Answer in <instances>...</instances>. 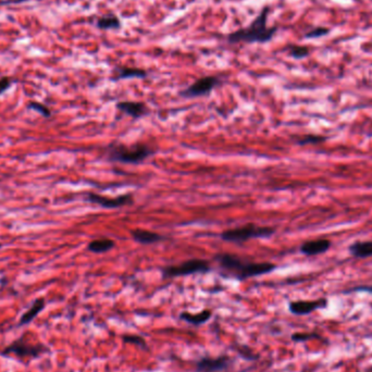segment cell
Segmentation results:
<instances>
[{
  "instance_id": "obj_17",
  "label": "cell",
  "mask_w": 372,
  "mask_h": 372,
  "mask_svg": "<svg viewBox=\"0 0 372 372\" xmlns=\"http://www.w3.org/2000/svg\"><path fill=\"white\" fill-rule=\"evenodd\" d=\"M211 312L208 309L203 310L198 314H190V313H182L180 315V319L190 323L192 326H200L204 325L211 318Z\"/></svg>"
},
{
  "instance_id": "obj_7",
  "label": "cell",
  "mask_w": 372,
  "mask_h": 372,
  "mask_svg": "<svg viewBox=\"0 0 372 372\" xmlns=\"http://www.w3.org/2000/svg\"><path fill=\"white\" fill-rule=\"evenodd\" d=\"M85 200L88 201L90 204H96L102 208L106 209H117L121 208V207L124 206H131L134 203V198L132 194H125V195H121L119 197H106L102 196V195L96 194V193H87L85 195Z\"/></svg>"
},
{
  "instance_id": "obj_22",
  "label": "cell",
  "mask_w": 372,
  "mask_h": 372,
  "mask_svg": "<svg viewBox=\"0 0 372 372\" xmlns=\"http://www.w3.org/2000/svg\"><path fill=\"white\" fill-rule=\"evenodd\" d=\"M291 339L294 342H307V341L312 340H322L319 334L317 333H294L291 337Z\"/></svg>"
},
{
  "instance_id": "obj_5",
  "label": "cell",
  "mask_w": 372,
  "mask_h": 372,
  "mask_svg": "<svg viewBox=\"0 0 372 372\" xmlns=\"http://www.w3.org/2000/svg\"><path fill=\"white\" fill-rule=\"evenodd\" d=\"M211 271L210 262L206 259H190L183 261L179 265L163 267L161 276L163 279H173L180 277L193 276V274H203Z\"/></svg>"
},
{
  "instance_id": "obj_28",
  "label": "cell",
  "mask_w": 372,
  "mask_h": 372,
  "mask_svg": "<svg viewBox=\"0 0 372 372\" xmlns=\"http://www.w3.org/2000/svg\"><path fill=\"white\" fill-rule=\"evenodd\" d=\"M0 246H1V245H0Z\"/></svg>"
},
{
  "instance_id": "obj_15",
  "label": "cell",
  "mask_w": 372,
  "mask_h": 372,
  "mask_svg": "<svg viewBox=\"0 0 372 372\" xmlns=\"http://www.w3.org/2000/svg\"><path fill=\"white\" fill-rule=\"evenodd\" d=\"M350 254L355 258L365 259L372 257V241H357L351 244Z\"/></svg>"
},
{
  "instance_id": "obj_19",
  "label": "cell",
  "mask_w": 372,
  "mask_h": 372,
  "mask_svg": "<svg viewBox=\"0 0 372 372\" xmlns=\"http://www.w3.org/2000/svg\"><path fill=\"white\" fill-rule=\"evenodd\" d=\"M121 21L115 14H108L99 17L96 22V26L102 30L119 29L121 27Z\"/></svg>"
},
{
  "instance_id": "obj_8",
  "label": "cell",
  "mask_w": 372,
  "mask_h": 372,
  "mask_svg": "<svg viewBox=\"0 0 372 372\" xmlns=\"http://www.w3.org/2000/svg\"><path fill=\"white\" fill-rule=\"evenodd\" d=\"M47 350L45 349V346L41 345H30L28 343H25L23 340L15 341L9 346L5 347V350L2 352L4 355H15L16 357H21V358H34V357H38L41 355L42 353H45Z\"/></svg>"
},
{
  "instance_id": "obj_26",
  "label": "cell",
  "mask_w": 372,
  "mask_h": 372,
  "mask_svg": "<svg viewBox=\"0 0 372 372\" xmlns=\"http://www.w3.org/2000/svg\"><path fill=\"white\" fill-rule=\"evenodd\" d=\"M12 83H13V81H12L11 78L8 76H3L0 78V94L4 93L5 90L10 88Z\"/></svg>"
},
{
  "instance_id": "obj_18",
  "label": "cell",
  "mask_w": 372,
  "mask_h": 372,
  "mask_svg": "<svg viewBox=\"0 0 372 372\" xmlns=\"http://www.w3.org/2000/svg\"><path fill=\"white\" fill-rule=\"evenodd\" d=\"M44 307H45V300L44 298H38L37 301H35L33 303V305L30 306V308L27 310V312L23 314V316L20 319L19 325L20 326L27 325V323L32 321L35 317L37 316L42 309H44Z\"/></svg>"
},
{
  "instance_id": "obj_9",
  "label": "cell",
  "mask_w": 372,
  "mask_h": 372,
  "mask_svg": "<svg viewBox=\"0 0 372 372\" xmlns=\"http://www.w3.org/2000/svg\"><path fill=\"white\" fill-rule=\"evenodd\" d=\"M328 307L327 298H319L316 301H296L289 304V310L296 316H306L319 309Z\"/></svg>"
},
{
  "instance_id": "obj_25",
  "label": "cell",
  "mask_w": 372,
  "mask_h": 372,
  "mask_svg": "<svg viewBox=\"0 0 372 372\" xmlns=\"http://www.w3.org/2000/svg\"><path fill=\"white\" fill-rule=\"evenodd\" d=\"M123 341L125 343L143 347V349H145V347L147 346V345H146L145 339L142 338V337H139V335H125V337L123 338Z\"/></svg>"
},
{
  "instance_id": "obj_27",
  "label": "cell",
  "mask_w": 372,
  "mask_h": 372,
  "mask_svg": "<svg viewBox=\"0 0 372 372\" xmlns=\"http://www.w3.org/2000/svg\"><path fill=\"white\" fill-rule=\"evenodd\" d=\"M352 292H364V293H369L372 294V285H361V286H355L345 293H352Z\"/></svg>"
},
{
  "instance_id": "obj_10",
  "label": "cell",
  "mask_w": 372,
  "mask_h": 372,
  "mask_svg": "<svg viewBox=\"0 0 372 372\" xmlns=\"http://www.w3.org/2000/svg\"><path fill=\"white\" fill-rule=\"evenodd\" d=\"M230 363V359L225 356L217 358L203 357L196 362L195 366L197 372H221L229 368Z\"/></svg>"
},
{
  "instance_id": "obj_16",
  "label": "cell",
  "mask_w": 372,
  "mask_h": 372,
  "mask_svg": "<svg viewBox=\"0 0 372 372\" xmlns=\"http://www.w3.org/2000/svg\"><path fill=\"white\" fill-rule=\"evenodd\" d=\"M115 243L109 237H101V239H97L91 241L88 245L87 249L90 253L94 254H105L114 247Z\"/></svg>"
},
{
  "instance_id": "obj_21",
  "label": "cell",
  "mask_w": 372,
  "mask_h": 372,
  "mask_svg": "<svg viewBox=\"0 0 372 372\" xmlns=\"http://www.w3.org/2000/svg\"><path fill=\"white\" fill-rule=\"evenodd\" d=\"M327 137L321 135H316V134H309V135L304 136L297 141L298 145H308V144H320L325 142Z\"/></svg>"
},
{
  "instance_id": "obj_20",
  "label": "cell",
  "mask_w": 372,
  "mask_h": 372,
  "mask_svg": "<svg viewBox=\"0 0 372 372\" xmlns=\"http://www.w3.org/2000/svg\"><path fill=\"white\" fill-rule=\"evenodd\" d=\"M309 49L306 47V46H292L290 48V54L291 57H293L294 59H304V58H307L309 56Z\"/></svg>"
},
{
  "instance_id": "obj_23",
  "label": "cell",
  "mask_w": 372,
  "mask_h": 372,
  "mask_svg": "<svg viewBox=\"0 0 372 372\" xmlns=\"http://www.w3.org/2000/svg\"><path fill=\"white\" fill-rule=\"evenodd\" d=\"M329 33H330V29L327 27H322V26L316 27L305 34V38H308V39L319 38V37H323V36H327Z\"/></svg>"
},
{
  "instance_id": "obj_24",
  "label": "cell",
  "mask_w": 372,
  "mask_h": 372,
  "mask_svg": "<svg viewBox=\"0 0 372 372\" xmlns=\"http://www.w3.org/2000/svg\"><path fill=\"white\" fill-rule=\"evenodd\" d=\"M28 108L29 109H33V110L39 112L40 114H42L46 118L50 117V114H51V111L49 110V108H48L45 105H42V103H39V102H35V101L29 102Z\"/></svg>"
},
{
  "instance_id": "obj_3",
  "label": "cell",
  "mask_w": 372,
  "mask_h": 372,
  "mask_svg": "<svg viewBox=\"0 0 372 372\" xmlns=\"http://www.w3.org/2000/svg\"><path fill=\"white\" fill-rule=\"evenodd\" d=\"M155 149L146 144L126 146L121 143H112L107 147L109 161L125 164H139L155 154Z\"/></svg>"
},
{
  "instance_id": "obj_1",
  "label": "cell",
  "mask_w": 372,
  "mask_h": 372,
  "mask_svg": "<svg viewBox=\"0 0 372 372\" xmlns=\"http://www.w3.org/2000/svg\"><path fill=\"white\" fill-rule=\"evenodd\" d=\"M215 260L225 272L229 273L230 277L235 278L239 281L264 276L278 268L277 265L272 262H253L228 253L216 255Z\"/></svg>"
},
{
  "instance_id": "obj_14",
  "label": "cell",
  "mask_w": 372,
  "mask_h": 372,
  "mask_svg": "<svg viewBox=\"0 0 372 372\" xmlns=\"http://www.w3.org/2000/svg\"><path fill=\"white\" fill-rule=\"evenodd\" d=\"M148 75L147 71L139 68H131V66H119L115 68V74L112 81L129 80V78H146Z\"/></svg>"
},
{
  "instance_id": "obj_12",
  "label": "cell",
  "mask_w": 372,
  "mask_h": 372,
  "mask_svg": "<svg viewBox=\"0 0 372 372\" xmlns=\"http://www.w3.org/2000/svg\"><path fill=\"white\" fill-rule=\"evenodd\" d=\"M331 247V242L327 239L310 240L303 243L300 252L305 256H317L327 253Z\"/></svg>"
},
{
  "instance_id": "obj_13",
  "label": "cell",
  "mask_w": 372,
  "mask_h": 372,
  "mask_svg": "<svg viewBox=\"0 0 372 372\" xmlns=\"http://www.w3.org/2000/svg\"><path fill=\"white\" fill-rule=\"evenodd\" d=\"M132 239L142 245H150V244H156L166 240V237L161 234H158L156 232L136 229L131 231Z\"/></svg>"
},
{
  "instance_id": "obj_6",
  "label": "cell",
  "mask_w": 372,
  "mask_h": 372,
  "mask_svg": "<svg viewBox=\"0 0 372 372\" xmlns=\"http://www.w3.org/2000/svg\"><path fill=\"white\" fill-rule=\"evenodd\" d=\"M221 84V80L218 76L208 75L203 76L191 84L187 88L183 89L180 96L183 98H197V97L209 95L211 91Z\"/></svg>"
},
{
  "instance_id": "obj_2",
  "label": "cell",
  "mask_w": 372,
  "mask_h": 372,
  "mask_svg": "<svg viewBox=\"0 0 372 372\" xmlns=\"http://www.w3.org/2000/svg\"><path fill=\"white\" fill-rule=\"evenodd\" d=\"M269 13L270 8L265 7L248 27L239 28L229 34L228 41L230 44H237V42H248V44L260 42V44H264V42L270 41L274 34L277 33L278 27L267 26Z\"/></svg>"
},
{
  "instance_id": "obj_11",
  "label": "cell",
  "mask_w": 372,
  "mask_h": 372,
  "mask_svg": "<svg viewBox=\"0 0 372 372\" xmlns=\"http://www.w3.org/2000/svg\"><path fill=\"white\" fill-rule=\"evenodd\" d=\"M115 107L121 112L130 115L134 119L143 118L149 113L148 107L141 101H119Z\"/></svg>"
},
{
  "instance_id": "obj_4",
  "label": "cell",
  "mask_w": 372,
  "mask_h": 372,
  "mask_svg": "<svg viewBox=\"0 0 372 372\" xmlns=\"http://www.w3.org/2000/svg\"><path fill=\"white\" fill-rule=\"evenodd\" d=\"M276 233V228L259 227L254 223H248L243 227L229 229L220 234V239L230 243H244L252 239H268Z\"/></svg>"
}]
</instances>
